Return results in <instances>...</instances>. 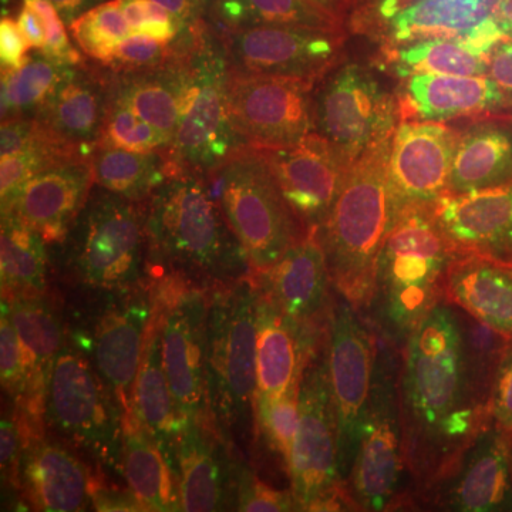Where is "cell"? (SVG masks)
<instances>
[{"instance_id":"40","label":"cell","mask_w":512,"mask_h":512,"mask_svg":"<svg viewBox=\"0 0 512 512\" xmlns=\"http://www.w3.org/2000/svg\"><path fill=\"white\" fill-rule=\"evenodd\" d=\"M456 311L458 323H460L461 346H463L468 383L478 406L490 416L495 375L510 339L488 328L467 312L458 308Z\"/></svg>"},{"instance_id":"39","label":"cell","mask_w":512,"mask_h":512,"mask_svg":"<svg viewBox=\"0 0 512 512\" xmlns=\"http://www.w3.org/2000/svg\"><path fill=\"white\" fill-rule=\"evenodd\" d=\"M208 22L214 29L258 25L299 26L335 32L345 29L306 0H214Z\"/></svg>"},{"instance_id":"13","label":"cell","mask_w":512,"mask_h":512,"mask_svg":"<svg viewBox=\"0 0 512 512\" xmlns=\"http://www.w3.org/2000/svg\"><path fill=\"white\" fill-rule=\"evenodd\" d=\"M379 335L362 312L335 291L328 329L329 379L338 421L339 473L346 484L375 380Z\"/></svg>"},{"instance_id":"34","label":"cell","mask_w":512,"mask_h":512,"mask_svg":"<svg viewBox=\"0 0 512 512\" xmlns=\"http://www.w3.org/2000/svg\"><path fill=\"white\" fill-rule=\"evenodd\" d=\"M123 470L146 511H183L177 473L134 412L123 417Z\"/></svg>"},{"instance_id":"58","label":"cell","mask_w":512,"mask_h":512,"mask_svg":"<svg viewBox=\"0 0 512 512\" xmlns=\"http://www.w3.org/2000/svg\"><path fill=\"white\" fill-rule=\"evenodd\" d=\"M490 16L505 37H512V0H494Z\"/></svg>"},{"instance_id":"2","label":"cell","mask_w":512,"mask_h":512,"mask_svg":"<svg viewBox=\"0 0 512 512\" xmlns=\"http://www.w3.org/2000/svg\"><path fill=\"white\" fill-rule=\"evenodd\" d=\"M147 271L197 284H232L251 275L247 254L212 197L204 175L181 168L146 201Z\"/></svg>"},{"instance_id":"27","label":"cell","mask_w":512,"mask_h":512,"mask_svg":"<svg viewBox=\"0 0 512 512\" xmlns=\"http://www.w3.org/2000/svg\"><path fill=\"white\" fill-rule=\"evenodd\" d=\"M22 441L19 493L32 510L77 512L92 505L93 473L77 454L46 433Z\"/></svg>"},{"instance_id":"19","label":"cell","mask_w":512,"mask_h":512,"mask_svg":"<svg viewBox=\"0 0 512 512\" xmlns=\"http://www.w3.org/2000/svg\"><path fill=\"white\" fill-rule=\"evenodd\" d=\"M457 130L436 121L402 120L387 165L392 221L410 207H430L447 194Z\"/></svg>"},{"instance_id":"43","label":"cell","mask_w":512,"mask_h":512,"mask_svg":"<svg viewBox=\"0 0 512 512\" xmlns=\"http://www.w3.org/2000/svg\"><path fill=\"white\" fill-rule=\"evenodd\" d=\"M298 426L299 384L275 399L256 394L255 441L264 440L266 448L281 460L286 473H289Z\"/></svg>"},{"instance_id":"1","label":"cell","mask_w":512,"mask_h":512,"mask_svg":"<svg viewBox=\"0 0 512 512\" xmlns=\"http://www.w3.org/2000/svg\"><path fill=\"white\" fill-rule=\"evenodd\" d=\"M404 488L393 510H430L491 423L464 366L456 308L440 302L402 349L399 379Z\"/></svg>"},{"instance_id":"30","label":"cell","mask_w":512,"mask_h":512,"mask_svg":"<svg viewBox=\"0 0 512 512\" xmlns=\"http://www.w3.org/2000/svg\"><path fill=\"white\" fill-rule=\"evenodd\" d=\"M494 0H404L360 30L377 29L387 45L466 37L491 13Z\"/></svg>"},{"instance_id":"20","label":"cell","mask_w":512,"mask_h":512,"mask_svg":"<svg viewBox=\"0 0 512 512\" xmlns=\"http://www.w3.org/2000/svg\"><path fill=\"white\" fill-rule=\"evenodd\" d=\"M261 150L303 228L322 227L353 161L316 131L293 146Z\"/></svg>"},{"instance_id":"35","label":"cell","mask_w":512,"mask_h":512,"mask_svg":"<svg viewBox=\"0 0 512 512\" xmlns=\"http://www.w3.org/2000/svg\"><path fill=\"white\" fill-rule=\"evenodd\" d=\"M167 150L137 153L97 144L90 154L94 185L130 201L146 202L171 174L181 168L168 156Z\"/></svg>"},{"instance_id":"25","label":"cell","mask_w":512,"mask_h":512,"mask_svg":"<svg viewBox=\"0 0 512 512\" xmlns=\"http://www.w3.org/2000/svg\"><path fill=\"white\" fill-rule=\"evenodd\" d=\"M512 431L491 421L468 450L456 477L430 510L491 512L512 510Z\"/></svg>"},{"instance_id":"37","label":"cell","mask_w":512,"mask_h":512,"mask_svg":"<svg viewBox=\"0 0 512 512\" xmlns=\"http://www.w3.org/2000/svg\"><path fill=\"white\" fill-rule=\"evenodd\" d=\"M485 57L467 37L419 40L386 49V62L402 80L414 74L483 76L487 74Z\"/></svg>"},{"instance_id":"56","label":"cell","mask_w":512,"mask_h":512,"mask_svg":"<svg viewBox=\"0 0 512 512\" xmlns=\"http://www.w3.org/2000/svg\"><path fill=\"white\" fill-rule=\"evenodd\" d=\"M313 8L325 13L326 16L336 20L342 26L348 23L352 0H306Z\"/></svg>"},{"instance_id":"49","label":"cell","mask_w":512,"mask_h":512,"mask_svg":"<svg viewBox=\"0 0 512 512\" xmlns=\"http://www.w3.org/2000/svg\"><path fill=\"white\" fill-rule=\"evenodd\" d=\"M490 416L497 426L512 431V339L508 342L495 375Z\"/></svg>"},{"instance_id":"47","label":"cell","mask_w":512,"mask_h":512,"mask_svg":"<svg viewBox=\"0 0 512 512\" xmlns=\"http://www.w3.org/2000/svg\"><path fill=\"white\" fill-rule=\"evenodd\" d=\"M22 3L36 10L45 22L46 46L40 50V53L64 66H77L84 63L82 53L70 42L67 25L57 12L52 0H22Z\"/></svg>"},{"instance_id":"51","label":"cell","mask_w":512,"mask_h":512,"mask_svg":"<svg viewBox=\"0 0 512 512\" xmlns=\"http://www.w3.org/2000/svg\"><path fill=\"white\" fill-rule=\"evenodd\" d=\"M29 45L19 28L18 19L3 15L0 20V57L2 70H19L28 63Z\"/></svg>"},{"instance_id":"32","label":"cell","mask_w":512,"mask_h":512,"mask_svg":"<svg viewBox=\"0 0 512 512\" xmlns=\"http://www.w3.org/2000/svg\"><path fill=\"white\" fill-rule=\"evenodd\" d=\"M133 412L157 441L158 447L175 471L178 437L184 420L178 412L165 375L161 353V322L156 309L148 328L146 348L134 382Z\"/></svg>"},{"instance_id":"44","label":"cell","mask_w":512,"mask_h":512,"mask_svg":"<svg viewBox=\"0 0 512 512\" xmlns=\"http://www.w3.org/2000/svg\"><path fill=\"white\" fill-rule=\"evenodd\" d=\"M97 144L124 148L137 153H157L170 147V143L157 128L141 119L136 111L114 96L113 92Z\"/></svg>"},{"instance_id":"52","label":"cell","mask_w":512,"mask_h":512,"mask_svg":"<svg viewBox=\"0 0 512 512\" xmlns=\"http://www.w3.org/2000/svg\"><path fill=\"white\" fill-rule=\"evenodd\" d=\"M487 76L512 103V37H501L485 57Z\"/></svg>"},{"instance_id":"18","label":"cell","mask_w":512,"mask_h":512,"mask_svg":"<svg viewBox=\"0 0 512 512\" xmlns=\"http://www.w3.org/2000/svg\"><path fill=\"white\" fill-rule=\"evenodd\" d=\"M92 335L76 336L77 348L92 352L94 366L123 407L133 412V387L153 319L154 299L147 279L126 291H106Z\"/></svg>"},{"instance_id":"7","label":"cell","mask_w":512,"mask_h":512,"mask_svg":"<svg viewBox=\"0 0 512 512\" xmlns=\"http://www.w3.org/2000/svg\"><path fill=\"white\" fill-rule=\"evenodd\" d=\"M77 282L97 291H126L147 279L146 202L94 185L66 242Z\"/></svg>"},{"instance_id":"3","label":"cell","mask_w":512,"mask_h":512,"mask_svg":"<svg viewBox=\"0 0 512 512\" xmlns=\"http://www.w3.org/2000/svg\"><path fill=\"white\" fill-rule=\"evenodd\" d=\"M457 255L431 205L406 208L393 218L365 315L380 338L404 348L421 320L444 301V276Z\"/></svg>"},{"instance_id":"61","label":"cell","mask_w":512,"mask_h":512,"mask_svg":"<svg viewBox=\"0 0 512 512\" xmlns=\"http://www.w3.org/2000/svg\"><path fill=\"white\" fill-rule=\"evenodd\" d=\"M512 266V265H511Z\"/></svg>"},{"instance_id":"29","label":"cell","mask_w":512,"mask_h":512,"mask_svg":"<svg viewBox=\"0 0 512 512\" xmlns=\"http://www.w3.org/2000/svg\"><path fill=\"white\" fill-rule=\"evenodd\" d=\"M444 301L512 339V266L458 254L444 276Z\"/></svg>"},{"instance_id":"9","label":"cell","mask_w":512,"mask_h":512,"mask_svg":"<svg viewBox=\"0 0 512 512\" xmlns=\"http://www.w3.org/2000/svg\"><path fill=\"white\" fill-rule=\"evenodd\" d=\"M227 80L224 46L207 20L184 59L180 121L167 150L185 170L205 174L238 148L249 146L229 120Z\"/></svg>"},{"instance_id":"23","label":"cell","mask_w":512,"mask_h":512,"mask_svg":"<svg viewBox=\"0 0 512 512\" xmlns=\"http://www.w3.org/2000/svg\"><path fill=\"white\" fill-rule=\"evenodd\" d=\"M5 301L25 355L26 389L15 412L20 433L23 436L46 433L47 389L66 339L63 319L45 293L16 296Z\"/></svg>"},{"instance_id":"57","label":"cell","mask_w":512,"mask_h":512,"mask_svg":"<svg viewBox=\"0 0 512 512\" xmlns=\"http://www.w3.org/2000/svg\"><path fill=\"white\" fill-rule=\"evenodd\" d=\"M153 2L173 13L175 18L180 19L187 26L202 20L195 9L194 0H153Z\"/></svg>"},{"instance_id":"8","label":"cell","mask_w":512,"mask_h":512,"mask_svg":"<svg viewBox=\"0 0 512 512\" xmlns=\"http://www.w3.org/2000/svg\"><path fill=\"white\" fill-rule=\"evenodd\" d=\"M123 417L116 393L86 353L64 345L47 389L46 427L103 470L124 477Z\"/></svg>"},{"instance_id":"15","label":"cell","mask_w":512,"mask_h":512,"mask_svg":"<svg viewBox=\"0 0 512 512\" xmlns=\"http://www.w3.org/2000/svg\"><path fill=\"white\" fill-rule=\"evenodd\" d=\"M212 26V25H211ZM232 76H268L322 82L338 66L345 33L299 26L215 29Z\"/></svg>"},{"instance_id":"4","label":"cell","mask_w":512,"mask_h":512,"mask_svg":"<svg viewBox=\"0 0 512 512\" xmlns=\"http://www.w3.org/2000/svg\"><path fill=\"white\" fill-rule=\"evenodd\" d=\"M393 136L350 164L328 218L318 229L333 289L366 315L375 293L377 259L392 225L387 165Z\"/></svg>"},{"instance_id":"31","label":"cell","mask_w":512,"mask_h":512,"mask_svg":"<svg viewBox=\"0 0 512 512\" xmlns=\"http://www.w3.org/2000/svg\"><path fill=\"white\" fill-rule=\"evenodd\" d=\"M512 181V121L480 119L458 131L447 194Z\"/></svg>"},{"instance_id":"6","label":"cell","mask_w":512,"mask_h":512,"mask_svg":"<svg viewBox=\"0 0 512 512\" xmlns=\"http://www.w3.org/2000/svg\"><path fill=\"white\" fill-rule=\"evenodd\" d=\"M202 175L244 248L252 272L274 265L308 234L286 202L261 148H238Z\"/></svg>"},{"instance_id":"45","label":"cell","mask_w":512,"mask_h":512,"mask_svg":"<svg viewBox=\"0 0 512 512\" xmlns=\"http://www.w3.org/2000/svg\"><path fill=\"white\" fill-rule=\"evenodd\" d=\"M235 510L245 512L299 511L292 490L266 483L245 463L239 473Z\"/></svg>"},{"instance_id":"22","label":"cell","mask_w":512,"mask_h":512,"mask_svg":"<svg viewBox=\"0 0 512 512\" xmlns=\"http://www.w3.org/2000/svg\"><path fill=\"white\" fill-rule=\"evenodd\" d=\"M93 188L90 157L72 158L33 175L2 198V215L35 229L47 245H63Z\"/></svg>"},{"instance_id":"33","label":"cell","mask_w":512,"mask_h":512,"mask_svg":"<svg viewBox=\"0 0 512 512\" xmlns=\"http://www.w3.org/2000/svg\"><path fill=\"white\" fill-rule=\"evenodd\" d=\"M308 359L295 326L258 288L256 394L275 399L289 392L301 382Z\"/></svg>"},{"instance_id":"11","label":"cell","mask_w":512,"mask_h":512,"mask_svg":"<svg viewBox=\"0 0 512 512\" xmlns=\"http://www.w3.org/2000/svg\"><path fill=\"white\" fill-rule=\"evenodd\" d=\"M161 322L163 365L184 423L204 419L207 406L210 289L174 272H147Z\"/></svg>"},{"instance_id":"48","label":"cell","mask_w":512,"mask_h":512,"mask_svg":"<svg viewBox=\"0 0 512 512\" xmlns=\"http://www.w3.org/2000/svg\"><path fill=\"white\" fill-rule=\"evenodd\" d=\"M22 433L18 417L3 416L0 427V467L2 483L12 490L19 491V467L22 457Z\"/></svg>"},{"instance_id":"41","label":"cell","mask_w":512,"mask_h":512,"mask_svg":"<svg viewBox=\"0 0 512 512\" xmlns=\"http://www.w3.org/2000/svg\"><path fill=\"white\" fill-rule=\"evenodd\" d=\"M67 67L39 52L22 69L2 70V121L35 116Z\"/></svg>"},{"instance_id":"53","label":"cell","mask_w":512,"mask_h":512,"mask_svg":"<svg viewBox=\"0 0 512 512\" xmlns=\"http://www.w3.org/2000/svg\"><path fill=\"white\" fill-rule=\"evenodd\" d=\"M403 2L404 0H352L350 22L357 30L362 29L367 23L386 15Z\"/></svg>"},{"instance_id":"55","label":"cell","mask_w":512,"mask_h":512,"mask_svg":"<svg viewBox=\"0 0 512 512\" xmlns=\"http://www.w3.org/2000/svg\"><path fill=\"white\" fill-rule=\"evenodd\" d=\"M107 2V0H52L53 5L56 6L57 12L60 13L64 23L67 26L73 22L74 19L82 16L87 10L93 9L94 6L100 3Z\"/></svg>"},{"instance_id":"17","label":"cell","mask_w":512,"mask_h":512,"mask_svg":"<svg viewBox=\"0 0 512 512\" xmlns=\"http://www.w3.org/2000/svg\"><path fill=\"white\" fill-rule=\"evenodd\" d=\"M251 276L295 326L303 350L311 356L328 339L335 293L318 229L309 231L274 265Z\"/></svg>"},{"instance_id":"54","label":"cell","mask_w":512,"mask_h":512,"mask_svg":"<svg viewBox=\"0 0 512 512\" xmlns=\"http://www.w3.org/2000/svg\"><path fill=\"white\" fill-rule=\"evenodd\" d=\"M16 19L30 49L40 52L46 46V26L39 13L22 3Z\"/></svg>"},{"instance_id":"5","label":"cell","mask_w":512,"mask_h":512,"mask_svg":"<svg viewBox=\"0 0 512 512\" xmlns=\"http://www.w3.org/2000/svg\"><path fill=\"white\" fill-rule=\"evenodd\" d=\"M258 288L249 275L210 289L208 416L245 458L255 444Z\"/></svg>"},{"instance_id":"36","label":"cell","mask_w":512,"mask_h":512,"mask_svg":"<svg viewBox=\"0 0 512 512\" xmlns=\"http://www.w3.org/2000/svg\"><path fill=\"white\" fill-rule=\"evenodd\" d=\"M184 56L151 72L113 73L111 92L173 143L180 121Z\"/></svg>"},{"instance_id":"46","label":"cell","mask_w":512,"mask_h":512,"mask_svg":"<svg viewBox=\"0 0 512 512\" xmlns=\"http://www.w3.org/2000/svg\"><path fill=\"white\" fill-rule=\"evenodd\" d=\"M0 376L3 390L16 406L22 400L26 389L25 355L5 299H2L0 315Z\"/></svg>"},{"instance_id":"38","label":"cell","mask_w":512,"mask_h":512,"mask_svg":"<svg viewBox=\"0 0 512 512\" xmlns=\"http://www.w3.org/2000/svg\"><path fill=\"white\" fill-rule=\"evenodd\" d=\"M45 239L12 215H2L0 276L2 298L45 293L47 251Z\"/></svg>"},{"instance_id":"28","label":"cell","mask_w":512,"mask_h":512,"mask_svg":"<svg viewBox=\"0 0 512 512\" xmlns=\"http://www.w3.org/2000/svg\"><path fill=\"white\" fill-rule=\"evenodd\" d=\"M399 101L402 120L406 117L436 123L487 116L511 104L487 74H414L403 79Z\"/></svg>"},{"instance_id":"50","label":"cell","mask_w":512,"mask_h":512,"mask_svg":"<svg viewBox=\"0 0 512 512\" xmlns=\"http://www.w3.org/2000/svg\"><path fill=\"white\" fill-rule=\"evenodd\" d=\"M90 498L94 510L101 512H138L144 510L136 494L130 488H120L107 484L103 478L93 474L90 485Z\"/></svg>"},{"instance_id":"16","label":"cell","mask_w":512,"mask_h":512,"mask_svg":"<svg viewBox=\"0 0 512 512\" xmlns=\"http://www.w3.org/2000/svg\"><path fill=\"white\" fill-rule=\"evenodd\" d=\"M315 92L308 80L228 73V117L249 146H293L315 131Z\"/></svg>"},{"instance_id":"10","label":"cell","mask_w":512,"mask_h":512,"mask_svg":"<svg viewBox=\"0 0 512 512\" xmlns=\"http://www.w3.org/2000/svg\"><path fill=\"white\" fill-rule=\"evenodd\" d=\"M288 476L299 511H359L339 473L338 421L329 379L328 339L303 367L299 426Z\"/></svg>"},{"instance_id":"60","label":"cell","mask_w":512,"mask_h":512,"mask_svg":"<svg viewBox=\"0 0 512 512\" xmlns=\"http://www.w3.org/2000/svg\"><path fill=\"white\" fill-rule=\"evenodd\" d=\"M511 471H512V458H511Z\"/></svg>"},{"instance_id":"12","label":"cell","mask_w":512,"mask_h":512,"mask_svg":"<svg viewBox=\"0 0 512 512\" xmlns=\"http://www.w3.org/2000/svg\"><path fill=\"white\" fill-rule=\"evenodd\" d=\"M402 350L380 338L375 380L346 481L359 511H389L402 491L404 458L399 379Z\"/></svg>"},{"instance_id":"14","label":"cell","mask_w":512,"mask_h":512,"mask_svg":"<svg viewBox=\"0 0 512 512\" xmlns=\"http://www.w3.org/2000/svg\"><path fill=\"white\" fill-rule=\"evenodd\" d=\"M402 121L394 96L369 67L336 66L315 92V131L355 161L367 148L393 136Z\"/></svg>"},{"instance_id":"24","label":"cell","mask_w":512,"mask_h":512,"mask_svg":"<svg viewBox=\"0 0 512 512\" xmlns=\"http://www.w3.org/2000/svg\"><path fill=\"white\" fill-rule=\"evenodd\" d=\"M431 211L457 254L487 256L512 265V181L443 195Z\"/></svg>"},{"instance_id":"42","label":"cell","mask_w":512,"mask_h":512,"mask_svg":"<svg viewBox=\"0 0 512 512\" xmlns=\"http://www.w3.org/2000/svg\"><path fill=\"white\" fill-rule=\"evenodd\" d=\"M69 30L84 55L101 66L110 62L116 46L131 33L120 0H107L87 10L70 23Z\"/></svg>"},{"instance_id":"26","label":"cell","mask_w":512,"mask_h":512,"mask_svg":"<svg viewBox=\"0 0 512 512\" xmlns=\"http://www.w3.org/2000/svg\"><path fill=\"white\" fill-rule=\"evenodd\" d=\"M111 83L113 73L101 64L69 66L33 117L63 143L92 154L109 109Z\"/></svg>"},{"instance_id":"21","label":"cell","mask_w":512,"mask_h":512,"mask_svg":"<svg viewBox=\"0 0 512 512\" xmlns=\"http://www.w3.org/2000/svg\"><path fill=\"white\" fill-rule=\"evenodd\" d=\"M245 463L211 417L185 421L175 464L183 511L235 510L239 473Z\"/></svg>"},{"instance_id":"59","label":"cell","mask_w":512,"mask_h":512,"mask_svg":"<svg viewBox=\"0 0 512 512\" xmlns=\"http://www.w3.org/2000/svg\"><path fill=\"white\" fill-rule=\"evenodd\" d=\"M195 9H197L198 16L201 19H207L210 16L214 0H194Z\"/></svg>"}]
</instances>
